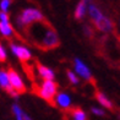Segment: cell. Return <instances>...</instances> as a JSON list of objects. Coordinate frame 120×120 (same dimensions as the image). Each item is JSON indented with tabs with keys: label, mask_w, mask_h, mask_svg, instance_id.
<instances>
[{
	"label": "cell",
	"mask_w": 120,
	"mask_h": 120,
	"mask_svg": "<svg viewBox=\"0 0 120 120\" xmlns=\"http://www.w3.org/2000/svg\"><path fill=\"white\" fill-rule=\"evenodd\" d=\"M94 26H96L97 30H99L102 32H105V33H109V32H113L114 31V23H113V21L109 19V17H107L105 15L103 16L102 20L98 21Z\"/></svg>",
	"instance_id": "9"
},
{
	"label": "cell",
	"mask_w": 120,
	"mask_h": 120,
	"mask_svg": "<svg viewBox=\"0 0 120 120\" xmlns=\"http://www.w3.org/2000/svg\"><path fill=\"white\" fill-rule=\"evenodd\" d=\"M87 12H88L90 17H91V20H92V22H93L94 25H96L99 20H102V17L104 16V15H103V12L101 11V9L97 6V4L93 3L92 0H90L88 5H87Z\"/></svg>",
	"instance_id": "8"
},
{
	"label": "cell",
	"mask_w": 120,
	"mask_h": 120,
	"mask_svg": "<svg viewBox=\"0 0 120 120\" xmlns=\"http://www.w3.org/2000/svg\"><path fill=\"white\" fill-rule=\"evenodd\" d=\"M56 92H58V85H56L55 81L54 80H44L41 85L38 94H39L43 99L49 102L55 97Z\"/></svg>",
	"instance_id": "2"
},
{
	"label": "cell",
	"mask_w": 120,
	"mask_h": 120,
	"mask_svg": "<svg viewBox=\"0 0 120 120\" xmlns=\"http://www.w3.org/2000/svg\"><path fill=\"white\" fill-rule=\"evenodd\" d=\"M0 34L6 38L14 36V28L10 25V21H0Z\"/></svg>",
	"instance_id": "14"
},
{
	"label": "cell",
	"mask_w": 120,
	"mask_h": 120,
	"mask_svg": "<svg viewBox=\"0 0 120 120\" xmlns=\"http://www.w3.org/2000/svg\"><path fill=\"white\" fill-rule=\"evenodd\" d=\"M0 21H10V16L8 15V12L0 10Z\"/></svg>",
	"instance_id": "22"
},
{
	"label": "cell",
	"mask_w": 120,
	"mask_h": 120,
	"mask_svg": "<svg viewBox=\"0 0 120 120\" xmlns=\"http://www.w3.org/2000/svg\"><path fill=\"white\" fill-rule=\"evenodd\" d=\"M96 99L99 102V104L102 105V107H104V108H107V109H109V110H113V103L109 101V98L103 93V92H96Z\"/></svg>",
	"instance_id": "13"
},
{
	"label": "cell",
	"mask_w": 120,
	"mask_h": 120,
	"mask_svg": "<svg viewBox=\"0 0 120 120\" xmlns=\"http://www.w3.org/2000/svg\"><path fill=\"white\" fill-rule=\"evenodd\" d=\"M6 58H8L6 50H5V48L3 47V44H0V63L6 61Z\"/></svg>",
	"instance_id": "19"
},
{
	"label": "cell",
	"mask_w": 120,
	"mask_h": 120,
	"mask_svg": "<svg viewBox=\"0 0 120 120\" xmlns=\"http://www.w3.org/2000/svg\"><path fill=\"white\" fill-rule=\"evenodd\" d=\"M83 32H85V34H86L87 37H90V38L93 37V31H92V28H91L90 26L86 25V26L83 27Z\"/></svg>",
	"instance_id": "21"
},
{
	"label": "cell",
	"mask_w": 120,
	"mask_h": 120,
	"mask_svg": "<svg viewBox=\"0 0 120 120\" xmlns=\"http://www.w3.org/2000/svg\"><path fill=\"white\" fill-rule=\"evenodd\" d=\"M74 68H75L76 74H77L80 77H82L86 81L92 80V74L90 71L88 66H87V65L81 59H79V58H75L74 59Z\"/></svg>",
	"instance_id": "6"
},
{
	"label": "cell",
	"mask_w": 120,
	"mask_h": 120,
	"mask_svg": "<svg viewBox=\"0 0 120 120\" xmlns=\"http://www.w3.org/2000/svg\"><path fill=\"white\" fill-rule=\"evenodd\" d=\"M90 0H80L79 4L76 5L75 9V19L77 21H81L85 19V16L87 14V5H88Z\"/></svg>",
	"instance_id": "10"
},
{
	"label": "cell",
	"mask_w": 120,
	"mask_h": 120,
	"mask_svg": "<svg viewBox=\"0 0 120 120\" xmlns=\"http://www.w3.org/2000/svg\"><path fill=\"white\" fill-rule=\"evenodd\" d=\"M55 103L56 105L63 108V109H69L71 107V98H70L69 94L66 93H59V94H55Z\"/></svg>",
	"instance_id": "11"
},
{
	"label": "cell",
	"mask_w": 120,
	"mask_h": 120,
	"mask_svg": "<svg viewBox=\"0 0 120 120\" xmlns=\"http://www.w3.org/2000/svg\"><path fill=\"white\" fill-rule=\"evenodd\" d=\"M11 4H12V0H0V10L8 12V10H9Z\"/></svg>",
	"instance_id": "18"
},
{
	"label": "cell",
	"mask_w": 120,
	"mask_h": 120,
	"mask_svg": "<svg viewBox=\"0 0 120 120\" xmlns=\"http://www.w3.org/2000/svg\"><path fill=\"white\" fill-rule=\"evenodd\" d=\"M12 113H14L15 118L17 119V120H30L31 119L30 115H27L22 109L20 108V105L16 104V103H14V104H12Z\"/></svg>",
	"instance_id": "15"
},
{
	"label": "cell",
	"mask_w": 120,
	"mask_h": 120,
	"mask_svg": "<svg viewBox=\"0 0 120 120\" xmlns=\"http://www.w3.org/2000/svg\"><path fill=\"white\" fill-rule=\"evenodd\" d=\"M71 116L75 120H86L87 119V114L80 108H75L71 110Z\"/></svg>",
	"instance_id": "16"
},
{
	"label": "cell",
	"mask_w": 120,
	"mask_h": 120,
	"mask_svg": "<svg viewBox=\"0 0 120 120\" xmlns=\"http://www.w3.org/2000/svg\"><path fill=\"white\" fill-rule=\"evenodd\" d=\"M8 75H9L10 83H11V86L14 87V90H16L19 93H25L26 92V86H25V82L22 81V79H21V76L11 68L8 70Z\"/></svg>",
	"instance_id": "4"
},
{
	"label": "cell",
	"mask_w": 120,
	"mask_h": 120,
	"mask_svg": "<svg viewBox=\"0 0 120 120\" xmlns=\"http://www.w3.org/2000/svg\"><path fill=\"white\" fill-rule=\"evenodd\" d=\"M66 76H68V79H69L71 85H79L80 83V79L77 77V75H76L74 71H71V70H68L66 71Z\"/></svg>",
	"instance_id": "17"
},
{
	"label": "cell",
	"mask_w": 120,
	"mask_h": 120,
	"mask_svg": "<svg viewBox=\"0 0 120 120\" xmlns=\"http://www.w3.org/2000/svg\"><path fill=\"white\" fill-rule=\"evenodd\" d=\"M44 20V16L38 9L34 8H27L21 12L17 19H16V23L20 28H25L26 26H31L37 22H42Z\"/></svg>",
	"instance_id": "1"
},
{
	"label": "cell",
	"mask_w": 120,
	"mask_h": 120,
	"mask_svg": "<svg viewBox=\"0 0 120 120\" xmlns=\"http://www.w3.org/2000/svg\"><path fill=\"white\" fill-rule=\"evenodd\" d=\"M0 87H1L4 91H6L12 98H15V99L19 98L20 93L16 90H14V87L11 86V83H10L8 71H5L4 69H0Z\"/></svg>",
	"instance_id": "3"
},
{
	"label": "cell",
	"mask_w": 120,
	"mask_h": 120,
	"mask_svg": "<svg viewBox=\"0 0 120 120\" xmlns=\"http://www.w3.org/2000/svg\"><path fill=\"white\" fill-rule=\"evenodd\" d=\"M60 44L59 43V38L55 33V31H53L52 28H48L45 31V34L42 38V45L44 48H55Z\"/></svg>",
	"instance_id": "7"
},
{
	"label": "cell",
	"mask_w": 120,
	"mask_h": 120,
	"mask_svg": "<svg viewBox=\"0 0 120 120\" xmlns=\"http://www.w3.org/2000/svg\"><path fill=\"white\" fill-rule=\"evenodd\" d=\"M91 112L94 114V115H98V116H104L105 115V112L103 109H99V108H96V107H92L91 108Z\"/></svg>",
	"instance_id": "20"
},
{
	"label": "cell",
	"mask_w": 120,
	"mask_h": 120,
	"mask_svg": "<svg viewBox=\"0 0 120 120\" xmlns=\"http://www.w3.org/2000/svg\"><path fill=\"white\" fill-rule=\"evenodd\" d=\"M37 70H38V74L41 75L42 79H44V80H54L55 79V72H54L53 69H50V68L44 66V65H42V64H38Z\"/></svg>",
	"instance_id": "12"
},
{
	"label": "cell",
	"mask_w": 120,
	"mask_h": 120,
	"mask_svg": "<svg viewBox=\"0 0 120 120\" xmlns=\"http://www.w3.org/2000/svg\"><path fill=\"white\" fill-rule=\"evenodd\" d=\"M10 49L15 56H17L20 60L22 61H28L32 58V53L28 48H26L25 45H21V44H16V43H11L10 44Z\"/></svg>",
	"instance_id": "5"
}]
</instances>
